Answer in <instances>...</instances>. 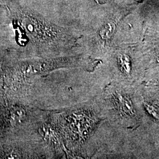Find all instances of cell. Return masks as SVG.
I'll list each match as a JSON object with an SVG mask.
<instances>
[{"label":"cell","mask_w":159,"mask_h":159,"mask_svg":"<svg viewBox=\"0 0 159 159\" xmlns=\"http://www.w3.org/2000/svg\"><path fill=\"white\" fill-rule=\"evenodd\" d=\"M119 61L122 72L126 74H130L131 70V63L130 57L126 54L120 55L119 57Z\"/></svg>","instance_id":"6da1fadb"},{"label":"cell","mask_w":159,"mask_h":159,"mask_svg":"<svg viewBox=\"0 0 159 159\" xmlns=\"http://www.w3.org/2000/svg\"><path fill=\"white\" fill-rule=\"evenodd\" d=\"M116 29V25L113 22H110L106 24L100 31V35L102 39L107 40L110 39Z\"/></svg>","instance_id":"7a4b0ae2"},{"label":"cell","mask_w":159,"mask_h":159,"mask_svg":"<svg viewBox=\"0 0 159 159\" xmlns=\"http://www.w3.org/2000/svg\"><path fill=\"white\" fill-rule=\"evenodd\" d=\"M120 102L122 103L123 110L125 111L126 113L133 114V108L131 102L130 101L129 99H128L127 97H123L120 96Z\"/></svg>","instance_id":"3957f363"},{"label":"cell","mask_w":159,"mask_h":159,"mask_svg":"<svg viewBox=\"0 0 159 159\" xmlns=\"http://www.w3.org/2000/svg\"><path fill=\"white\" fill-rule=\"evenodd\" d=\"M144 106L145 108L146 109L147 111L151 116H152L153 117L156 119H159V111L157 110V108H156L155 106H154L153 105L149 104L147 102H144Z\"/></svg>","instance_id":"277c9868"}]
</instances>
